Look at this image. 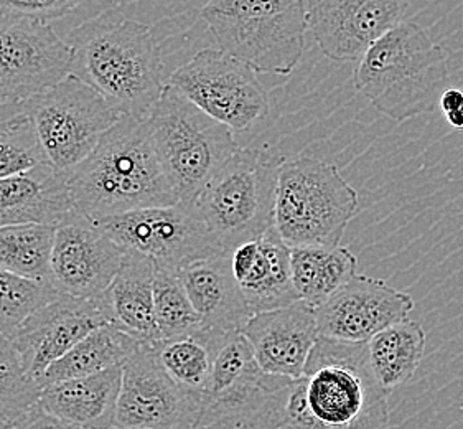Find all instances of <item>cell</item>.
<instances>
[{"mask_svg":"<svg viewBox=\"0 0 463 429\" xmlns=\"http://www.w3.org/2000/svg\"><path fill=\"white\" fill-rule=\"evenodd\" d=\"M388 395L366 342L320 336L292 385L280 429H383L390 423Z\"/></svg>","mask_w":463,"mask_h":429,"instance_id":"obj_1","label":"cell"},{"mask_svg":"<svg viewBox=\"0 0 463 429\" xmlns=\"http://www.w3.org/2000/svg\"><path fill=\"white\" fill-rule=\"evenodd\" d=\"M70 75L104 96L124 116L147 119L164 91V63L154 32L121 12L86 20L66 37Z\"/></svg>","mask_w":463,"mask_h":429,"instance_id":"obj_2","label":"cell"},{"mask_svg":"<svg viewBox=\"0 0 463 429\" xmlns=\"http://www.w3.org/2000/svg\"><path fill=\"white\" fill-rule=\"evenodd\" d=\"M66 177L74 208L91 220L178 204L148 118L122 116Z\"/></svg>","mask_w":463,"mask_h":429,"instance_id":"obj_3","label":"cell"},{"mask_svg":"<svg viewBox=\"0 0 463 429\" xmlns=\"http://www.w3.org/2000/svg\"><path fill=\"white\" fill-rule=\"evenodd\" d=\"M447 81L444 48L409 20L376 40L353 72L356 91L392 121L434 111Z\"/></svg>","mask_w":463,"mask_h":429,"instance_id":"obj_4","label":"cell"},{"mask_svg":"<svg viewBox=\"0 0 463 429\" xmlns=\"http://www.w3.org/2000/svg\"><path fill=\"white\" fill-rule=\"evenodd\" d=\"M294 382L262 372L242 330L222 332L194 429H280Z\"/></svg>","mask_w":463,"mask_h":429,"instance_id":"obj_5","label":"cell"},{"mask_svg":"<svg viewBox=\"0 0 463 429\" xmlns=\"http://www.w3.org/2000/svg\"><path fill=\"white\" fill-rule=\"evenodd\" d=\"M218 47L258 73L288 76L306 50V0H210L202 9Z\"/></svg>","mask_w":463,"mask_h":429,"instance_id":"obj_6","label":"cell"},{"mask_svg":"<svg viewBox=\"0 0 463 429\" xmlns=\"http://www.w3.org/2000/svg\"><path fill=\"white\" fill-rule=\"evenodd\" d=\"M284 160L266 146L238 148L196 196V210L224 252L260 238L274 226L279 170Z\"/></svg>","mask_w":463,"mask_h":429,"instance_id":"obj_7","label":"cell"},{"mask_svg":"<svg viewBox=\"0 0 463 429\" xmlns=\"http://www.w3.org/2000/svg\"><path fill=\"white\" fill-rule=\"evenodd\" d=\"M358 205V192L335 164L316 157L282 162L274 228L290 248L338 246Z\"/></svg>","mask_w":463,"mask_h":429,"instance_id":"obj_8","label":"cell"},{"mask_svg":"<svg viewBox=\"0 0 463 429\" xmlns=\"http://www.w3.org/2000/svg\"><path fill=\"white\" fill-rule=\"evenodd\" d=\"M148 122L178 202L194 204L240 148L228 126L202 111L172 84H165Z\"/></svg>","mask_w":463,"mask_h":429,"instance_id":"obj_9","label":"cell"},{"mask_svg":"<svg viewBox=\"0 0 463 429\" xmlns=\"http://www.w3.org/2000/svg\"><path fill=\"white\" fill-rule=\"evenodd\" d=\"M24 111L35 126L48 162L65 174L80 166L124 116L74 75L30 98Z\"/></svg>","mask_w":463,"mask_h":429,"instance_id":"obj_10","label":"cell"},{"mask_svg":"<svg viewBox=\"0 0 463 429\" xmlns=\"http://www.w3.org/2000/svg\"><path fill=\"white\" fill-rule=\"evenodd\" d=\"M167 83L232 132L250 131L269 116L258 72L222 48L200 50Z\"/></svg>","mask_w":463,"mask_h":429,"instance_id":"obj_11","label":"cell"},{"mask_svg":"<svg viewBox=\"0 0 463 429\" xmlns=\"http://www.w3.org/2000/svg\"><path fill=\"white\" fill-rule=\"evenodd\" d=\"M93 222L124 250L144 253L167 270L178 271L196 260L224 253L195 204L142 208Z\"/></svg>","mask_w":463,"mask_h":429,"instance_id":"obj_12","label":"cell"},{"mask_svg":"<svg viewBox=\"0 0 463 429\" xmlns=\"http://www.w3.org/2000/svg\"><path fill=\"white\" fill-rule=\"evenodd\" d=\"M71 47L48 22L0 14V103L24 104L70 75Z\"/></svg>","mask_w":463,"mask_h":429,"instance_id":"obj_13","label":"cell"},{"mask_svg":"<svg viewBox=\"0 0 463 429\" xmlns=\"http://www.w3.org/2000/svg\"><path fill=\"white\" fill-rule=\"evenodd\" d=\"M202 396L186 392L142 342L122 365V386L116 426L139 429H194Z\"/></svg>","mask_w":463,"mask_h":429,"instance_id":"obj_14","label":"cell"},{"mask_svg":"<svg viewBox=\"0 0 463 429\" xmlns=\"http://www.w3.org/2000/svg\"><path fill=\"white\" fill-rule=\"evenodd\" d=\"M126 252L99 224L74 208L56 224L50 282L74 298H101L121 268Z\"/></svg>","mask_w":463,"mask_h":429,"instance_id":"obj_15","label":"cell"},{"mask_svg":"<svg viewBox=\"0 0 463 429\" xmlns=\"http://www.w3.org/2000/svg\"><path fill=\"white\" fill-rule=\"evenodd\" d=\"M408 0H306L308 30L328 60L346 63L404 20Z\"/></svg>","mask_w":463,"mask_h":429,"instance_id":"obj_16","label":"cell"},{"mask_svg":"<svg viewBox=\"0 0 463 429\" xmlns=\"http://www.w3.org/2000/svg\"><path fill=\"white\" fill-rule=\"evenodd\" d=\"M112 324L101 299H80L61 292L37 309L9 338L35 380L94 329Z\"/></svg>","mask_w":463,"mask_h":429,"instance_id":"obj_17","label":"cell"},{"mask_svg":"<svg viewBox=\"0 0 463 429\" xmlns=\"http://www.w3.org/2000/svg\"><path fill=\"white\" fill-rule=\"evenodd\" d=\"M416 306L414 298L384 280L356 274L342 290L316 308L320 336L368 342L383 329L396 324Z\"/></svg>","mask_w":463,"mask_h":429,"instance_id":"obj_18","label":"cell"},{"mask_svg":"<svg viewBox=\"0 0 463 429\" xmlns=\"http://www.w3.org/2000/svg\"><path fill=\"white\" fill-rule=\"evenodd\" d=\"M262 372L297 380L320 337L317 312L306 300L252 314L242 327Z\"/></svg>","mask_w":463,"mask_h":429,"instance_id":"obj_19","label":"cell"},{"mask_svg":"<svg viewBox=\"0 0 463 429\" xmlns=\"http://www.w3.org/2000/svg\"><path fill=\"white\" fill-rule=\"evenodd\" d=\"M230 262L252 314L298 300L292 276V248L274 226L260 238L236 244L230 252Z\"/></svg>","mask_w":463,"mask_h":429,"instance_id":"obj_20","label":"cell"},{"mask_svg":"<svg viewBox=\"0 0 463 429\" xmlns=\"http://www.w3.org/2000/svg\"><path fill=\"white\" fill-rule=\"evenodd\" d=\"M176 272L203 327L222 332L242 330L252 318V310L232 274L230 252L196 260Z\"/></svg>","mask_w":463,"mask_h":429,"instance_id":"obj_21","label":"cell"},{"mask_svg":"<svg viewBox=\"0 0 463 429\" xmlns=\"http://www.w3.org/2000/svg\"><path fill=\"white\" fill-rule=\"evenodd\" d=\"M74 210L65 172L42 164L0 180V226L61 224Z\"/></svg>","mask_w":463,"mask_h":429,"instance_id":"obj_22","label":"cell"},{"mask_svg":"<svg viewBox=\"0 0 463 429\" xmlns=\"http://www.w3.org/2000/svg\"><path fill=\"white\" fill-rule=\"evenodd\" d=\"M122 365L42 388L40 406L81 429H112L118 418Z\"/></svg>","mask_w":463,"mask_h":429,"instance_id":"obj_23","label":"cell"},{"mask_svg":"<svg viewBox=\"0 0 463 429\" xmlns=\"http://www.w3.org/2000/svg\"><path fill=\"white\" fill-rule=\"evenodd\" d=\"M156 262L144 253L128 250L111 286L102 294L112 324L142 342L158 340L156 322Z\"/></svg>","mask_w":463,"mask_h":429,"instance_id":"obj_24","label":"cell"},{"mask_svg":"<svg viewBox=\"0 0 463 429\" xmlns=\"http://www.w3.org/2000/svg\"><path fill=\"white\" fill-rule=\"evenodd\" d=\"M142 340L130 336L116 324H104L81 338L73 348L60 357L40 375L42 388L52 383L86 375L99 374L114 367H121L139 348Z\"/></svg>","mask_w":463,"mask_h":429,"instance_id":"obj_25","label":"cell"},{"mask_svg":"<svg viewBox=\"0 0 463 429\" xmlns=\"http://www.w3.org/2000/svg\"><path fill=\"white\" fill-rule=\"evenodd\" d=\"M358 258L348 248L300 246L292 248V276L297 296L318 308L356 276Z\"/></svg>","mask_w":463,"mask_h":429,"instance_id":"obj_26","label":"cell"},{"mask_svg":"<svg viewBox=\"0 0 463 429\" xmlns=\"http://www.w3.org/2000/svg\"><path fill=\"white\" fill-rule=\"evenodd\" d=\"M366 344L374 374L384 390L392 392L416 375L426 354V330L417 320L402 319L371 337Z\"/></svg>","mask_w":463,"mask_h":429,"instance_id":"obj_27","label":"cell"},{"mask_svg":"<svg viewBox=\"0 0 463 429\" xmlns=\"http://www.w3.org/2000/svg\"><path fill=\"white\" fill-rule=\"evenodd\" d=\"M222 330L202 327L194 334L150 342L158 362L174 382L186 392L202 396L213 368L214 348Z\"/></svg>","mask_w":463,"mask_h":429,"instance_id":"obj_28","label":"cell"},{"mask_svg":"<svg viewBox=\"0 0 463 429\" xmlns=\"http://www.w3.org/2000/svg\"><path fill=\"white\" fill-rule=\"evenodd\" d=\"M55 232L56 226L52 224L0 226V268L50 282Z\"/></svg>","mask_w":463,"mask_h":429,"instance_id":"obj_29","label":"cell"},{"mask_svg":"<svg viewBox=\"0 0 463 429\" xmlns=\"http://www.w3.org/2000/svg\"><path fill=\"white\" fill-rule=\"evenodd\" d=\"M42 386L28 374L19 350L0 334V429H22L40 408Z\"/></svg>","mask_w":463,"mask_h":429,"instance_id":"obj_30","label":"cell"},{"mask_svg":"<svg viewBox=\"0 0 463 429\" xmlns=\"http://www.w3.org/2000/svg\"><path fill=\"white\" fill-rule=\"evenodd\" d=\"M154 292L158 338H174L194 334L203 327L202 318L192 304L176 271L157 266Z\"/></svg>","mask_w":463,"mask_h":429,"instance_id":"obj_31","label":"cell"},{"mask_svg":"<svg viewBox=\"0 0 463 429\" xmlns=\"http://www.w3.org/2000/svg\"><path fill=\"white\" fill-rule=\"evenodd\" d=\"M60 294L61 291L48 281L30 280L0 268V334L9 337L30 314Z\"/></svg>","mask_w":463,"mask_h":429,"instance_id":"obj_32","label":"cell"},{"mask_svg":"<svg viewBox=\"0 0 463 429\" xmlns=\"http://www.w3.org/2000/svg\"><path fill=\"white\" fill-rule=\"evenodd\" d=\"M42 164H50L47 154L38 139L33 122L22 110L19 116L0 129V180L19 176Z\"/></svg>","mask_w":463,"mask_h":429,"instance_id":"obj_33","label":"cell"},{"mask_svg":"<svg viewBox=\"0 0 463 429\" xmlns=\"http://www.w3.org/2000/svg\"><path fill=\"white\" fill-rule=\"evenodd\" d=\"M83 0H0V14L28 19H61L76 9Z\"/></svg>","mask_w":463,"mask_h":429,"instance_id":"obj_34","label":"cell"},{"mask_svg":"<svg viewBox=\"0 0 463 429\" xmlns=\"http://www.w3.org/2000/svg\"><path fill=\"white\" fill-rule=\"evenodd\" d=\"M22 429H81L74 426L71 423L65 420H60L53 415H50L47 411L43 410L42 406L38 408L33 416L28 420L27 424Z\"/></svg>","mask_w":463,"mask_h":429,"instance_id":"obj_35","label":"cell"},{"mask_svg":"<svg viewBox=\"0 0 463 429\" xmlns=\"http://www.w3.org/2000/svg\"><path fill=\"white\" fill-rule=\"evenodd\" d=\"M439 108L444 114L458 111L463 108V91L458 88H447L440 100H439Z\"/></svg>","mask_w":463,"mask_h":429,"instance_id":"obj_36","label":"cell"},{"mask_svg":"<svg viewBox=\"0 0 463 429\" xmlns=\"http://www.w3.org/2000/svg\"><path fill=\"white\" fill-rule=\"evenodd\" d=\"M24 110V104L0 103V129L12 121L15 116H19Z\"/></svg>","mask_w":463,"mask_h":429,"instance_id":"obj_37","label":"cell"},{"mask_svg":"<svg viewBox=\"0 0 463 429\" xmlns=\"http://www.w3.org/2000/svg\"><path fill=\"white\" fill-rule=\"evenodd\" d=\"M445 119L447 122L457 129V131H462L463 129V108L462 110H458V111L449 112V114H445Z\"/></svg>","mask_w":463,"mask_h":429,"instance_id":"obj_38","label":"cell"},{"mask_svg":"<svg viewBox=\"0 0 463 429\" xmlns=\"http://www.w3.org/2000/svg\"><path fill=\"white\" fill-rule=\"evenodd\" d=\"M112 429H139V428H119V426H114Z\"/></svg>","mask_w":463,"mask_h":429,"instance_id":"obj_39","label":"cell"}]
</instances>
